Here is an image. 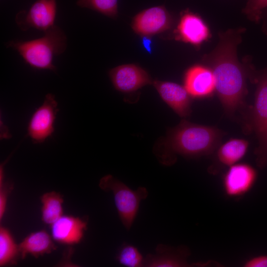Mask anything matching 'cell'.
I'll return each mask as SVG.
<instances>
[{"instance_id":"obj_1","label":"cell","mask_w":267,"mask_h":267,"mask_svg":"<svg viewBox=\"0 0 267 267\" xmlns=\"http://www.w3.org/2000/svg\"><path fill=\"white\" fill-rule=\"evenodd\" d=\"M243 28L219 33V42L203 61L214 74L216 91L225 113L233 115L243 104L247 93V73L239 62L237 47L241 41Z\"/></svg>"},{"instance_id":"obj_24","label":"cell","mask_w":267,"mask_h":267,"mask_svg":"<svg viewBox=\"0 0 267 267\" xmlns=\"http://www.w3.org/2000/svg\"><path fill=\"white\" fill-rule=\"evenodd\" d=\"M7 192L5 188L0 186V220L2 219L6 208Z\"/></svg>"},{"instance_id":"obj_10","label":"cell","mask_w":267,"mask_h":267,"mask_svg":"<svg viewBox=\"0 0 267 267\" xmlns=\"http://www.w3.org/2000/svg\"><path fill=\"white\" fill-rule=\"evenodd\" d=\"M177 40L196 47L208 41L211 37L210 28L198 14L185 10L181 14L176 29Z\"/></svg>"},{"instance_id":"obj_12","label":"cell","mask_w":267,"mask_h":267,"mask_svg":"<svg viewBox=\"0 0 267 267\" xmlns=\"http://www.w3.org/2000/svg\"><path fill=\"white\" fill-rule=\"evenodd\" d=\"M109 75L115 88L120 91L130 92L152 83L148 74L134 64H125L110 70Z\"/></svg>"},{"instance_id":"obj_23","label":"cell","mask_w":267,"mask_h":267,"mask_svg":"<svg viewBox=\"0 0 267 267\" xmlns=\"http://www.w3.org/2000/svg\"><path fill=\"white\" fill-rule=\"evenodd\" d=\"M244 267H267V255H262L247 260L243 264Z\"/></svg>"},{"instance_id":"obj_14","label":"cell","mask_w":267,"mask_h":267,"mask_svg":"<svg viewBox=\"0 0 267 267\" xmlns=\"http://www.w3.org/2000/svg\"><path fill=\"white\" fill-rule=\"evenodd\" d=\"M155 254H148L144 259L143 267H190L187 258L190 253L185 246L173 247L163 244L156 247Z\"/></svg>"},{"instance_id":"obj_9","label":"cell","mask_w":267,"mask_h":267,"mask_svg":"<svg viewBox=\"0 0 267 267\" xmlns=\"http://www.w3.org/2000/svg\"><path fill=\"white\" fill-rule=\"evenodd\" d=\"M172 19L165 6H156L145 9L133 18L132 28L137 34L150 36L169 29Z\"/></svg>"},{"instance_id":"obj_16","label":"cell","mask_w":267,"mask_h":267,"mask_svg":"<svg viewBox=\"0 0 267 267\" xmlns=\"http://www.w3.org/2000/svg\"><path fill=\"white\" fill-rule=\"evenodd\" d=\"M22 258L31 254L36 257L49 253L55 249L51 238L44 230L32 233L18 246Z\"/></svg>"},{"instance_id":"obj_2","label":"cell","mask_w":267,"mask_h":267,"mask_svg":"<svg viewBox=\"0 0 267 267\" xmlns=\"http://www.w3.org/2000/svg\"><path fill=\"white\" fill-rule=\"evenodd\" d=\"M224 135L223 132L215 127L183 119L157 142L154 153L162 164L171 166L176 162L177 155L197 158L213 153L219 148Z\"/></svg>"},{"instance_id":"obj_17","label":"cell","mask_w":267,"mask_h":267,"mask_svg":"<svg viewBox=\"0 0 267 267\" xmlns=\"http://www.w3.org/2000/svg\"><path fill=\"white\" fill-rule=\"evenodd\" d=\"M249 145L245 139H231L219 147L217 159L221 164L228 167L238 163L246 154Z\"/></svg>"},{"instance_id":"obj_5","label":"cell","mask_w":267,"mask_h":267,"mask_svg":"<svg viewBox=\"0 0 267 267\" xmlns=\"http://www.w3.org/2000/svg\"><path fill=\"white\" fill-rule=\"evenodd\" d=\"M255 81L257 87L250 125L258 140L255 151L256 163L263 168L267 165V70Z\"/></svg>"},{"instance_id":"obj_13","label":"cell","mask_w":267,"mask_h":267,"mask_svg":"<svg viewBox=\"0 0 267 267\" xmlns=\"http://www.w3.org/2000/svg\"><path fill=\"white\" fill-rule=\"evenodd\" d=\"M153 84L162 99L180 117L191 112V96L184 88L175 83L155 80Z\"/></svg>"},{"instance_id":"obj_6","label":"cell","mask_w":267,"mask_h":267,"mask_svg":"<svg viewBox=\"0 0 267 267\" xmlns=\"http://www.w3.org/2000/svg\"><path fill=\"white\" fill-rule=\"evenodd\" d=\"M58 111L54 95L47 93L43 104L32 114L28 124L27 134L33 143H43L53 134Z\"/></svg>"},{"instance_id":"obj_18","label":"cell","mask_w":267,"mask_h":267,"mask_svg":"<svg viewBox=\"0 0 267 267\" xmlns=\"http://www.w3.org/2000/svg\"><path fill=\"white\" fill-rule=\"evenodd\" d=\"M41 201L42 219L45 223L51 224L62 216L63 200L60 194L54 191L45 193Z\"/></svg>"},{"instance_id":"obj_20","label":"cell","mask_w":267,"mask_h":267,"mask_svg":"<svg viewBox=\"0 0 267 267\" xmlns=\"http://www.w3.org/2000/svg\"><path fill=\"white\" fill-rule=\"evenodd\" d=\"M77 5L114 18L118 14V0H78Z\"/></svg>"},{"instance_id":"obj_25","label":"cell","mask_w":267,"mask_h":267,"mask_svg":"<svg viewBox=\"0 0 267 267\" xmlns=\"http://www.w3.org/2000/svg\"><path fill=\"white\" fill-rule=\"evenodd\" d=\"M141 44L144 49L148 53H151L152 49V43L148 36H143Z\"/></svg>"},{"instance_id":"obj_8","label":"cell","mask_w":267,"mask_h":267,"mask_svg":"<svg viewBox=\"0 0 267 267\" xmlns=\"http://www.w3.org/2000/svg\"><path fill=\"white\" fill-rule=\"evenodd\" d=\"M258 177L257 170L247 163H238L228 167L222 178V188L229 198H238L250 191Z\"/></svg>"},{"instance_id":"obj_11","label":"cell","mask_w":267,"mask_h":267,"mask_svg":"<svg viewBox=\"0 0 267 267\" xmlns=\"http://www.w3.org/2000/svg\"><path fill=\"white\" fill-rule=\"evenodd\" d=\"M184 87L191 97L205 98L216 90L215 79L211 69L207 65L197 64L186 71Z\"/></svg>"},{"instance_id":"obj_3","label":"cell","mask_w":267,"mask_h":267,"mask_svg":"<svg viewBox=\"0 0 267 267\" xmlns=\"http://www.w3.org/2000/svg\"><path fill=\"white\" fill-rule=\"evenodd\" d=\"M67 39L63 31L54 25L44 32V36L30 41H11L7 47L16 50L31 67L56 72L53 59L66 50Z\"/></svg>"},{"instance_id":"obj_19","label":"cell","mask_w":267,"mask_h":267,"mask_svg":"<svg viewBox=\"0 0 267 267\" xmlns=\"http://www.w3.org/2000/svg\"><path fill=\"white\" fill-rule=\"evenodd\" d=\"M19 250L10 232L6 228H0V266L7 265L14 261Z\"/></svg>"},{"instance_id":"obj_21","label":"cell","mask_w":267,"mask_h":267,"mask_svg":"<svg viewBox=\"0 0 267 267\" xmlns=\"http://www.w3.org/2000/svg\"><path fill=\"white\" fill-rule=\"evenodd\" d=\"M116 259L121 265L129 267H143L144 259L133 245L124 244L119 250Z\"/></svg>"},{"instance_id":"obj_22","label":"cell","mask_w":267,"mask_h":267,"mask_svg":"<svg viewBox=\"0 0 267 267\" xmlns=\"http://www.w3.org/2000/svg\"><path fill=\"white\" fill-rule=\"evenodd\" d=\"M267 7V0H248L244 8L243 13L252 21L258 22L263 10Z\"/></svg>"},{"instance_id":"obj_4","label":"cell","mask_w":267,"mask_h":267,"mask_svg":"<svg viewBox=\"0 0 267 267\" xmlns=\"http://www.w3.org/2000/svg\"><path fill=\"white\" fill-rule=\"evenodd\" d=\"M99 186L105 191H111L120 219L127 230H130L138 213L140 203L148 192L144 187L132 190L112 175L102 177Z\"/></svg>"},{"instance_id":"obj_7","label":"cell","mask_w":267,"mask_h":267,"mask_svg":"<svg viewBox=\"0 0 267 267\" xmlns=\"http://www.w3.org/2000/svg\"><path fill=\"white\" fill-rule=\"evenodd\" d=\"M56 12V0H37L28 11L19 12L15 20L21 30L33 28L44 32L55 25Z\"/></svg>"},{"instance_id":"obj_15","label":"cell","mask_w":267,"mask_h":267,"mask_svg":"<svg viewBox=\"0 0 267 267\" xmlns=\"http://www.w3.org/2000/svg\"><path fill=\"white\" fill-rule=\"evenodd\" d=\"M86 227V221L79 218L62 216L51 224V235L58 242L76 244L82 240Z\"/></svg>"}]
</instances>
